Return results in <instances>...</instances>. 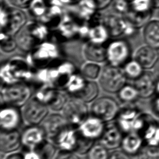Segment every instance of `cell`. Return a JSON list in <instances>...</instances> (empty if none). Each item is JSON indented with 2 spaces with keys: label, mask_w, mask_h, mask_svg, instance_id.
Returning <instances> with one entry per match:
<instances>
[{
  "label": "cell",
  "mask_w": 159,
  "mask_h": 159,
  "mask_svg": "<svg viewBox=\"0 0 159 159\" xmlns=\"http://www.w3.org/2000/svg\"><path fill=\"white\" fill-rule=\"evenodd\" d=\"M124 72L127 78L136 80L140 77L143 71V68L136 60H130L122 67Z\"/></svg>",
  "instance_id": "836d02e7"
},
{
  "label": "cell",
  "mask_w": 159,
  "mask_h": 159,
  "mask_svg": "<svg viewBox=\"0 0 159 159\" xmlns=\"http://www.w3.org/2000/svg\"><path fill=\"white\" fill-rule=\"evenodd\" d=\"M34 86L25 82L10 84H1L0 99L1 104L23 107L34 96Z\"/></svg>",
  "instance_id": "3957f363"
},
{
  "label": "cell",
  "mask_w": 159,
  "mask_h": 159,
  "mask_svg": "<svg viewBox=\"0 0 159 159\" xmlns=\"http://www.w3.org/2000/svg\"><path fill=\"white\" fill-rule=\"evenodd\" d=\"M153 8L151 0H129V10L138 13L152 12Z\"/></svg>",
  "instance_id": "8d00e7d4"
},
{
  "label": "cell",
  "mask_w": 159,
  "mask_h": 159,
  "mask_svg": "<svg viewBox=\"0 0 159 159\" xmlns=\"http://www.w3.org/2000/svg\"><path fill=\"white\" fill-rule=\"evenodd\" d=\"M63 57L60 43L52 37V34L49 39L39 43L25 55L28 62L35 68L47 67Z\"/></svg>",
  "instance_id": "7a4b0ae2"
},
{
  "label": "cell",
  "mask_w": 159,
  "mask_h": 159,
  "mask_svg": "<svg viewBox=\"0 0 159 159\" xmlns=\"http://www.w3.org/2000/svg\"><path fill=\"white\" fill-rule=\"evenodd\" d=\"M139 97V93L134 85L125 84L117 93L118 99L124 103L130 104L135 102Z\"/></svg>",
  "instance_id": "1f68e13d"
},
{
  "label": "cell",
  "mask_w": 159,
  "mask_h": 159,
  "mask_svg": "<svg viewBox=\"0 0 159 159\" xmlns=\"http://www.w3.org/2000/svg\"><path fill=\"white\" fill-rule=\"evenodd\" d=\"M153 107L156 112L159 115V95H158V96L155 99L153 102Z\"/></svg>",
  "instance_id": "681fc988"
},
{
  "label": "cell",
  "mask_w": 159,
  "mask_h": 159,
  "mask_svg": "<svg viewBox=\"0 0 159 159\" xmlns=\"http://www.w3.org/2000/svg\"><path fill=\"white\" fill-rule=\"evenodd\" d=\"M108 159H129V158L122 150H114L109 154Z\"/></svg>",
  "instance_id": "ee69618b"
},
{
  "label": "cell",
  "mask_w": 159,
  "mask_h": 159,
  "mask_svg": "<svg viewBox=\"0 0 159 159\" xmlns=\"http://www.w3.org/2000/svg\"><path fill=\"white\" fill-rule=\"evenodd\" d=\"M124 135L115 121L110 122L106 123L103 133L99 140L100 143L106 148L113 150L120 147Z\"/></svg>",
  "instance_id": "9a60e30c"
},
{
  "label": "cell",
  "mask_w": 159,
  "mask_h": 159,
  "mask_svg": "<svg viewBox=\"0 0 159 159\" xmlns=\"http://www.w3.org/2000/svg\"><path fill=\"white\" fill-rule=\"evenodd\" d=\"M22 145L33 151L39 144L47 139L45 132L40 125H29L21 133Z\"/></svg>",
  "instance_id": "e0dca14e"
},
{
  "label": "cell",
  "mask_w": 159,
  "mask_h": 159,
  "mask_svg": "<svg viewBox=\"0 0 159 159\" xmlns=\"http://www.w3.org/2000/svg\"><path fill=\"white\" fill-rule=\"evenodd\" d=\"M153 8H159V0H151Z\"/></svg>",
  "instance_id": "f5cc1de1"
},
{
  "label": "cell",
  "mask_w": 159,
  "mask_h": 159,
  "mask_svg": "<svg viewBox=\"0 0 159 159\" xmlns=\"http://www.w3.org/2000/svg\"><path fill=\"white\" fill-rule=\"evenodd\" d=\"M61 111L68 123L75 127H78L90 116L87 103L72 97L68 100Z\"/></svg>",
  "instance_id": "9c48e42d"
},
{
  "label": "cell",
  "mask_w": 159,
  "mask_h": 159,
  "mask_svg": "<svg viewBox=\"0 0 159 159\" xmlns=\"http://www.w3.org/2000/svg\"><path fill=\"white\" fill-rule=\"evenodd\" d=\"M101 22L106 27L111 39H124L134 35L137 29L123 16L102 14Z\"/></svg>",
  "instance_id": "ba28073f"
},
{
  "label": "cell",
  "mask_w": 159,
  "mask_h": 159,
  "mask_svg": "<svg viewBox=\"0 0 159 159\" xmlns=\"http://www.w3.org/2000/svg\"><path fill=\"white\" fill-rule=\"evenodd\" d=\"M109 154L108 149L102 144H95L87 153L86 159H108Z\"/></svg>",
  "instance_id": "74e56055"
},
{
  "label": "cell",
  "mask_w": 159,
  "mask_h": 159,
  "mask_svg": "<svg viewBox=\"0 0 159 159\" xmlns=\"http://www.w3.org/2000/svg\"><path fill=\"white\" fill-rule=\"evenodd\" d=\"M147 119V117L141 114L136 107L127 104L120 107L114 121L124 134L130 132L139 134L144 127Z\"/></svg>",
  "instance_id": "277c9868"
},
{
  "label": "cell",
  "mask_w": 159,
  "mask_h": 159,
  "mask_svg": "<svg viewBox=\"0 0 159 159\" xmlns=\"http://www.w3.org/2000/svg\"><path fill=\"white\" fill-rule=\"evenodd\" d=\"M120 106L111 96H102L96 98L90 105V115L94 116L105 123L115 120Z\"/></svg>",
  "instance_id": "52a82bcc"
},
{
  "label": "cell",
  "mask_w": 159,
  "mask_h": 159,
  "mask_svg": "<svg viewBox=\"0 0 159 159\" xmlns=\"http://www.w3.org/2000/svg\"><path fill=\"white\" fill-rule=\"evenodd\" d=\"M80 139V134L78 127L70 125L67 126L54 140V143L61 150L75 152Z\"/></svg>",
  "instance_id": "2e32d148"
},
{
  "label": "cell",
  "mask_w": 159,
  "mask_h": 159,
  "mask_svg": "<svg viewBox=\"0 0 159 159\" xmlns=\"http://www.w3.org/2000/svg\"><path fill=\"white\" fill-rule=\"evenodd\" d=\"M83 54L84 58L88 61L101 63L106 62V46L91 42H85Z\"/></svg>",
  "instance_id": "7402d4cb"
},
{
  "label": "cell",
  "mask_w": 159,
  "mask_h": 159,
  "mask_svg": "<svg viewBox=\"0 0 159 159\" xmlns=\"http://www.w3.org/2000/svg\"><path fill=\"white\" fill-rule=\"evenodd\" d=\"M61 1L65 6H69V5H71L73 3H75L78 0H61Z\"/></svg>",
  "instance_id": "816d5d0a"
},
{
  "label": "cell",
  "mask_w": 159,
  "mask_h": 159,
  "mask_svg": "<svg viewBox=\"0 0 159 159\" xmlns=\"http://www.w3.org/2000/svg\"><path fill=\"white\" fill-rule=\"evenodd\" d=\"M156 83L157 78L154 74L149 71H145L134 80V86L137 90L139 97L148 98L155 93Z\"/></svg>",
  "instance_id": "d6986e66"
},
{
  "label": "cell",
  "mask_w": 159,
  "mask_h": 159,
  "mask_svg": "<svg viewBox=\"0 0 159 159\" xmlns=\"http://www.w3.org/2000/svg\"><path fill=\"white\" fill-rule=\"evenodd\" d=\"M136 60L145 69L154 67L158 61V53L157 49L148 45L139 48L135 53Z\"/></svg>",
  "instance_id": "603a6c76"
},
{
  "label": "cell",
  "mask_w": 159,
  "mask_h": 159,
  "mask_svg": "<svg viewBox=\"0 0 159 159\" xmlns=\"http://www.w3.org/2000/svg\"><path fill=\"white\" fill-rule=\"evenodd\" d=\"M4 159H25L24 153L20 152L10 153Z\"/></svg>",
  "instance_id": "7dc6e473"
},
{
  "label": "cell",
  "mask_w": 159,
  "mask_h": 159,
  "mask_svg": "<svg viewBox=\"0 0 159 159\" xmlns=\"http://www.w3.org/2000/svg\"><path fill=\"white\" fill-rule=\"evenodd\" d=\"M143 37L147 45L159 48V20L150 21L145 25Z\"/></svg>",
  "instance_id": "83f0119b"
},
{
  "label": "cell",
  "mask_w": 159,
  "mask_h": 159,
  "mask_svg": "<svg viewBox=\"0 0 159 159\" xmlns=\"http://www.w3.org/2000/svg\"><path fill=\"white\" fill-rule=\"evenodd\" d=\"M151 16L152 12L142 14L128 11L123 16L137 29L143 25H146L149 22Z\"/></svg>",
  "instance_id": "4dcf8cb0"
},
{
  "label": "cell",
  "mask_w": 159,
  "mask_h": 159,
  "mask_svg": "<svg viewBox=\"0 0 159 159\" xmlns=\"http://www.w3.org/2000/svg\"><path fill=\"white\" fill-rule=\"evenodd\" d=\"M47 7H53V6H62L65 7V6L63 4L61 0H43Z\"/></svg>",
  "instance_id": "bcb514c9"
},
{
  "label": "cell",
  "mask_w": 159,
  "mask_h": 159,
  "mask_svg": "<svg viewBox=\"0 0 159 159\" xmlns=\"http://www.w3.org/2000/svg\"><path fill=\"white\" fill-rule=\"evenodd\" d=\"M155 92L157 93L158 95H159V79H157V83H156V91Z\"/></svg>",
  "instance_id": "db71d44e"
},
{
  "label": "cell",
  "mask_w": 159,
  "mask_h": 159,
  "mask_svg": "<svg viewBox=\"0 0 159 159\" xmlns=\"http://www.w3.org/2000/svg\"><path fill=\"white\" fill-rule=\"evenodd\" d=\"M110 39L108 30L102 22L89 25L88 42L105 45Z\"/></svg>",
  "instance_id": "4316f807"
},
{
  "label": "cell",
  "mask_w": 159,
  "mask_h": 159,
  "mask_svg": "<svg viewBox=\"0 0 159 159\" xmlns=\"http://www.w3.org/2000/svg\"><path fill=\"white\" fill-rule=\"evenodd\" d=\"M105 46L107 63L122 68L130 60L131 48L124 39H111Z\"/></svg>",
  "instance_id": "8992f818"
},
{
  "label": "cell",
  "mask_w": 159,
  "mask_h": 159,
  "mask_svg": "<svg viewBox=\"0 0 159 159\" xmlns=\"http://www.w3.org/2000/svg\"><path fill=\"white\" fill-rule=\"evenodd\" d=\"M22 112L20 108L7 104H1L0 111L1 130H17L22 122Z\"/></svg>",
  "instance_id": "4fadbf2b"
},
{
  "label": "cell",
  "mask_w": 159,
  "mask_h": 159,
  "mask_svg": "<svg viewBox=\"0 0 159 159\" xmlns=\"http://www.w3.org/2000/svg\"><path fill=\"white\" fill-rule=\"evenodd\" d=\"M65 10L79 21L88 24L96 21L100 14L94 0H78L65 6Z\"/></svg>",
  "instance_id": "30bf717a"
},
{
  "label": "cell",
  "mask_w": 159,
  "mask_h": 159,
  "mask_svg": "<svg viewBox=\"0 0 159 159\" xmlns=\"http://www.w3.org/2000/svg\"><path fill=\"white\" fill-rule=\"evenodd\" d=\"M9 9L10 7L7 6L6 2L1 0V14H0V22H1V31H4L8 24L9 18Z\"/></svg>",
  "instance_id": "60d3db41"
},
{
  "label": "cell",
  "mask_w": 159,
  "mask_h": 159,
  "mask_svg": "<svg viewBox=\"0 0 159 159\" xmlns=\"http://www.w3.org/2000/svg\"><path fill=\"white\" fill-rule=\"evenodd\" d=\"M70 124L62 114L52 113L48 115L42 124L47 139L53 142L57 137Z\"/></svg>",
  "instance_id": "5bb4252c"
},
{
  "label": "cell",
  "mask_w": 159,
  "mask_h": 159,
  "mask_svg": "<svg viewBox=\"0 0 159 159\" xmlns=\"http://www.w3.org/2000/svg\"><path fill=\"white\" fill-rule=\"evenodd\" d=\"M54 159H80V158L74 152L61 150L56 154Z\"/></svg>",
  "instance_id": "b9f144b4"
},
{
  "label": "cell",
  "mask_w": 159,
  "mask_h": 159,
  "mask_svg": "<svg viewBox=\"0 0 159 159\" xmlns=\"http://www.w3.org/2000/svg\"><path fill=\"white\" fill-rule=\"evenodd\" d=\"M99 11L103 10L107 7L113 1V0H94Z\"/></svg>",
  "instance_id": "f6af8a7d"
},
{
  "label": "cell",
  "mask_w": 159,
  "mask_h": 159,
  "mask_svg": "<svg viewBox=\"0 0 159 159\" xmlns=\"http://www.w3.org/2000/svg\"><path fill=\"white\" fill-rule=\"evenodd\" d=\"M99 93V86L98 84L94 80H88L86 86L75 98H78L86 103L92 102L98 98Z\"/></svg>",
  "instance_id": "f1b7e54d"
},
{
  "label": "cell",
  "mask_w": 159,
  "mask_h": 159,
  "mask_svg": "<svg viewBox=\"0 0 159 159\" xmlns=\"http://www.w3.org/2000/svg\"><path fill=\"white\" fill-rule=\"evenodd\" d=\"M22 145L21 133L18 130L4 131L0 133V150L2 153H12Z\"/></svg>",
  "instance_id": "44dd1931"
},
{
  "label": "cell",
  "mask_w": 159,
  "mask_h": 159,
  "mask_svg": "<svg viewBox=\"0 0 159 159\" xmlns=\"http://www.w3.org/2000/svg\"><path fill=\"white\" fill-rule=\"evenodd\" d=\"M127 78L122 68L106 63L102 68L99 83L104 91L108 93H117L126 84Z\"/></svg>",
  "instance_id": "5b68a950"
},
{
  "label": "cell",
  "mask_w": 159,
  "mask_h": 159,
  "mask_svg": "<svg viewBox=\"0 0 159 159\" xmlns=\"http://www.w3.org/2000/svg\"><path fill=\"white\" fill-rule=\"evenodd\" d=\"M128 2H129V0H127Z\"/></svg>",
  "instance_id": "11a10c76"
},
{
  "label": "cell",
  "mask_w": 159,
  "mask_h": 159,
  "mask_svg": "<svg viewBox=\"0 0 159 159\" xmlns=\"http://www.w3.org/2000/svg\"><path fill=\"white\" fill-rule=\"evenodd\" d=\"M15 39L18 48L23 52H30L41 43L36 32L34 20L28 21L25 25L16 35Z\"/></svg>",
  "instance_id": "7c38bea8"
},
{
  "label": "cell",
  "mask_w": 159,
  "mask_h": 159,
  "mask_svg": "<svg viewBox=\"0 0 159 159\" xmlns=\"http://www.w3.org/2000/svg\"><path fill=\"white\" fill-rule=\"evenodd\" d=\"M27 17L25 12L19 8L10 7L9 18L7 25L4 31L11 36L15 37L16 35L25 25L27 23Z\"/></svg>",
  "instance_id": "ffe728a7"
},
{
  "label": "cell",
  "mask_w": 159,
  "mask_h": 159,
  "mask_svg": "<svg viewBox=\"0 0 159 159\" xmlns=\"http://www.w3.org/2000/svg\"><path fill=\"white\" fill-rule=\"evenodd\" d=\"M143 139L135 132H130L124 135L120 147L122 150L128 155L138 154L142 148Z\"/></svg>",
  "instance_id": "cb8c5ba5"
},
{
  "label": "cell",
  "mask_w": 159,
  "mask_h": 159,
  "mask_svg": "<svg viewBox=\"0 0 159 159\" xmlns=\"http://www.w3.org/2000/svg\"><path fill=\"white\" fill-rule=\"evenodd\" d=\"M25 159H40L37 153L34 151L29 150L24 153Z\"/></svg>",
  "instance_id": "c3c4849f"
},
{
  "label": "cell",
  "mask_w": 159,
  "mask_h": 159,
  "mask_svg": "<svg viewBox=\"0 0 159 159\" xmlns=\"http://www.w3.org/2000/svg\"><path fill=\"white\" fill-rule=\"evenodd\" d=\"M139 134L147 145L152 146L159 145V124L148 119Z\"/></svg>",
  "instance_id": "484cf974"
},
{
  "label": "cell",
  "mask_w": 159,
  "mask_h": 159,
  "mask_svg": "<svg viewBox=\"0 0 159 159\" xmlns=\"http://www.w3.org/2000/svg\"><path fill=\"white\" fill-rule=\"evenodd\" d=\"M102 68L99 63L88 61L83 65L80 72L87 80L94 81L99 78Z\"/></svg>",
  "instance_id": "d6a6232c"
},
{
  "label": "cell",
  "mask_w": 159,
  "mask_h": 159,
  "mask_svg": "<svg viewBox=\"0 0 159 159\" xmlns=\"http://www.w3.org/2000/svg\"><path fill=\"white\" fill-rule=\"evenodd\" d=\"M9 4L14 7L19 9H28L32 0H7Z\"/></svg>",
  "instance_id": "7bdbcfd3"
},
{
  "label": "cell",
  "mask_w": 159,
  "mask_h": 159,
  "mask_svg": "<svg viewBox=\"0 0 159 159\" xmlns=\"http://www.w3.org/2000/svg\"><path fill=\"white\" fill-rule=\"evenodd\" d=\"M138 159H159V145L142 147L138 153Z\"/></svg>",
  "instance_id": "ab89813d"
},
{
  "label": "cell",
  "mask_w": 159,
  "mask_h": 159,
  "mask_svg": "<svg viewBox=\"0 0 159 159\" xmlns=\"http://www.w3.org/2000/svg\"><path fill=\"white\" fill-rule=\"evenodd\" d=\"M24 120L32 125H39L48 116L49 107L32 97L23 107Z\"/></svg>",
  "instance_id": "8fae6325"
},
{
  "label": "cell",
  "mask_w": 159,
  "mask_h": 159,
  "mask_svg": "<svg viewBox=\"0 0 159 159\" xmlns=\"http://www.w3.org/2000/svg\"><path fill=\"white\" fill-rule=\"evenodd\" d=\"M68 96L69 95L65 92V91L63 89H58L55 98L48 106V107L55 112L62 111L65 105L69 99L68 98Z\"/></svg>",
  "instance_id": "f35d334b"
},
{
  "label": "cell",
  "mask_w": 159,
  "mask_h": 159,
  "mask_svg": "<svg viewBox=\"0 0 159 159\" xmlns=\"http://www.w3.org/2000/svg\"><path fill=\"white\" fill-rule=\"evenodd\" d=\"M47 7L43 0H32L28 11L29 14L35 20H40L47 12Z\"/></svg>",
  "instance_id": "e575fe53"
},
{
  "label": "cell",
  "mask_w": 159,
  "mask_h": 159,
  "mask_svg": "<svg viewBox=\"0 0 159 159\" xmlns=\"http://www.w3.org/2000/svg\"><path fill=\"white\" fill-rule=\"evenodd\" d=\"M153 74L157 78V79H159V60L157 61L156 65L154 66V71Z\"/></svg>",
  "instance_id": "f907efd6"
},
{
  "label": "cell",
  "mask_w": 159,
  "mask_h": 159,
  "mask_svg": "<svg viewBox=\"0 0 159 159\" xmlns=\"http://www.w3.org/2000/svg\"><path fill=\"white\" fill-rule=\"evenodd\" d=\"M88 80L83 76L81 73L77 71L73 74L66 83L64 91L71 97L76 98L83 89Z\"/></svg>",
  "instance_id": "d4e9b609"
},
{
  "label": "cell",
  "mask_w": 159,
  "mask_h": 159,
  "mask_svg": "<svg viewBox=\"0 0 159 159\" xmlns=\"http://www.w3.org/2000/svg\"><path fill=\"white\" fill-rule=\"evenodd\" d=\"M1 50L6 53L14 52L17 47L15 37L11 36L5 32H1Z\"/></svg>",
  "instance_id": "d590c367"
},
{
  "label": "cell",
  "mask_w": 159,
  "mask_h": 159,
  "mask_svg": "<svg viewBox=\"0 0 159 159\" xmlns=\"http://www.w3.org/2000/svg\"><path fill=\"white\" fill-rule=\"evenodd\" d=\"M106 123L90 115L78 127L80 133L84 137L95 141L99 139L103 133Z\"/></svg>",
  "instance_id": "ac0fdd59"
},
{
  "label": "cell",
  "mask_w": 159,
  "mask_h": 159,
  "mask_svg": "<svg viewBox=\"0 0 159 159\" xmlns=\"http://www.w3.org/2000/svg\"><path fill=\"white\" fill-rule=\"evenodd\" d=\"M35 71V68L28 62L25 56H15L1 65V84L25 82L32 84Z\"/></svg>",
  "instance_id": "6da1fadb"
},
{
  "label": "cell",
  "mask_w": 159,
  "mask_h": 159,
  "mask_svg": "<svg viewBox=\"0 0 159 159\" xmlns=\"http://www.w3.org/2000/svg\"><path fill=\"white\" fill-rule=\"evenodd\" d=\"M40 159H53L56 156V146L52 142L45 139L33 150Z\"/></svg>",
  "instance_id": "f546056e"
}]
</instances>
